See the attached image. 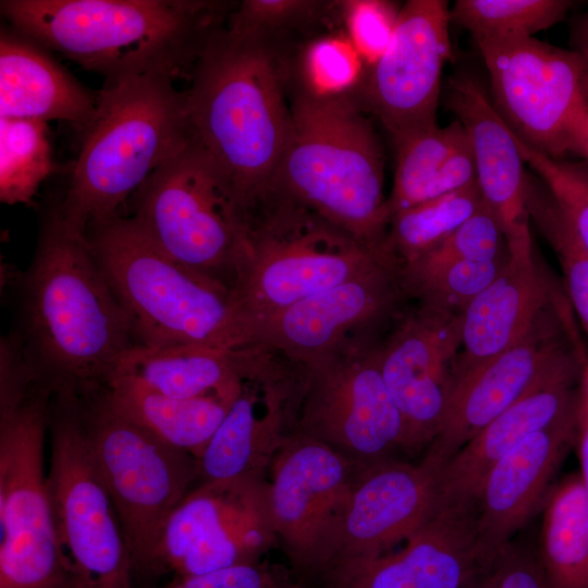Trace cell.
Instances as JSON below:
<instances>
[{
    "label": "cell",
    "mask_w": 588,
    "mask_h": 588,
    "mask_svg": "<svg viewBox=\"0 0 588 588\" xmlns=\"http://www.w3.org/2000/svg\"><path fill=\"white\" fill-rule=\"evenodd\" d=\"M16 277L13 332L37 379L53 393L103 388L135 346L132 324L98 264L86 233L58 206L41 222L28 267Z\"/></svg>",
    "instance_id": "6da1fadb"
},
{
    "label": "cell",
    "mask_w": 588,
    "mask_h": 588,
    "mask_svg": "<svg viewBox=\"0 0 588 588\" xmlns=\"http://www.w3.org/2000/svg\"><path fill=\"white\" fill-rule=\"evenodd\" d=\"M1 13L25 37L105 82L193 69L222 28L224 2L199 0H2Z\"/></svg>",
    "instance_id": "7a4b0ae2"
},
{
    "label": "cell",
    "mask_w": 588,
    "mask_h": 588,
    "mask_svg": "<svg viewBox=\"0 0 588 588\" xmlns=\"http://www.w3.org/2000/svg\"><path fill=\"white\" fill-rule=\"evenodd\" d=\"M184 93L194 139L247 215L270 188L291 123L268 44L222 27L199 54Z\"/></svg>",
    "instance_id": "3957f363"
},
{
    "label": "cell",
    "mask_w": 588,
    "mask_h": 588,
    "mask_svg": "<svg viewBox=\"0 0 588 588\" xmlns=\"http://www.w3.org/2000/svg\"><path fill=\"white\" fill-rule=\"evenodd\" d=\"M287 140L270 188L360 243L385 246L391 213L377 134L346 95L299 91Z\"/></svg>",
    "instance_id": "277c9868"
},
{
    "label": "cell",
    "mask_w": 588,
    "mask_h": 588,
    "mask_svg": "<svg viewBox=\"0 0 588 588\" xmlns=\"http://www.w3.org/2000/svg\"><path fill=\"white\" fill-rule=\"evenodd\" d=\"M173 82L161 75L105 82L57 205L71 225L86 233L122 216L144 182L193 138L185 93Z\"/></svg>",
    "instance_id": "5b68a950"
},
{
    "label": "cell",
    "mask_w": 588,
    "mask_h": 588,
    "mask_svg": "<svg viewBox=\"0 0 588 588\" xmlns=\"http://www.w3.org/2000/svg\"><path fill=\"white\" fill-rule=\"evenodd\" d=\"M86 237L130 318L136 345L250 346L232 291L164 255L130 216L95 224Z\"/></svg>",
    "instance_id": "8992f818"
},
{
    "label": "cell",
    "mask_w": 588,
    "mask_h": 588,
    "mask_svg": "<svg viewBox=\"0 0 588 588\" xmlns=\"http://www.w3.org/2000/svg\"><path fill=\"white\" fill-rule=\"evenodd\" d=\"M394 257L269 189L248 213L231 289L250 344L261 321Z\"/></svg>",
    "instance_id": "52a82bcc"
},
{
    "label": "cell",
    "mask_w": 588,
    "mask_h": 588,
    "mask_svg": "<svg viewBox=\"0 0 588 588\" xmlns=\"http://www.w3.org/2000/svg\"><path fill=\"white\" fill-rule=\"evenodd\" d=\"M127 205L128 216L159 250L232 289L247 216L194 137Z\"/></svg>",
    "instance_id": "ba28073f"
},
{
    "label": "cell",
    "mask_w": 588,
    "mask_h": 588,
    "mask_svg": "<svg viewBox=\"0 0 588 588\" xmlns=\"http://www.w3.org/2000/svg\"><path fill=\"white\" fill-rule=\"evenodd\" d=\"M51 396L36 381L0 399V588H71L45 470Z\"/></svg>",
    "instance_id": "9c48e42d"
},
{
    "label": "cell",
    "mask_w": 588,
    "mask_h": 588,
    "mask_svg": "<svg viewBox=\"0 0 588 588\" xmlns=\"http://www.w3.org/2000/svg\"><path fill=\"white\" fill-rule=\"evenodd\" d=\"M49 430L48 487L71 588H132V556L90 448L78 395L52 394Z\"/></svg>",
    "instance_id": "30bf717a"
},
{
    "label": "cell",
    "mask_w": 588,
    "mask_h": 588,
    "mask_svg": "<svg viewBox=\"0 0 588 588\" xmlns=\"http://www.w3.org/2000/svg\"><path fill=\"white\" fill-rule=\"evenodd\" d=\"M377 330L301 365L293 431L327 445L358 469L405 452L402 416L380 370Z\"/></svg>",
    "instance_id": "8fae6325"
},
{
    "label": "cell",
    "mask_w": 588,
    "mask_h": 588,
    "mask_svg": "<svg viewBox=\"0 0 588 588\" xmlns=\"http://www.w3.org/2000/svg\"><path fill=\"white\" fill-rule=\"evenodd\" d=\"M105 389L79 396L85 427L134 572L146 573L169 517L198 480V462L115 411Z\"/></svg>",
    "instance_id": "7c38bea8"
},
{
    "label": "cell",
    "mask_w": 588,
    "mask_h": 588,
    "mask_svg": "<svg viewBox=\"0 0 588 588\" xmlns=\"http://www.w3.org/2000/svg\"><path fill=\"white\" fill-rule=\"evenodd\" d=\"M474 40L489 72L491 101L511 131L550 157L568 154L588 111L577 56L534 36Z\"/></svg>",
    "instance_id": "4fadbf2b"
},
{
    "label": "cell",
    "mask_w": 588,
    "mask_h": 588,
    "mask_svg": "<svg viewBox=\"0 0 588 588\" xmlns=\"http://www.w3.org/2000/svg\"><path fill=\"white\" fill-rule=\"evenodd\" d=\"M266 480L199 482L169 517L146 574L198 575L258 562L277 543Z\"/></svg>",
    "instance_id": "5bb4252c"
},
{
    "label": "cell",
    "mask_w": 588,
    "mask_h": 588,
    "mask_svg": "<svg viewBox=\"0 0 588 588\" xmlns=\"http://www.w3.org/2000/svg\"><path fill=\"white\" fill-rule=\"evenodd\" d=\"M442 465L425 452L415 463L392 458L358 469L313 577L389 553L414 535L441 505Z\"/></svg>",
    "instance_id": "9a60e30c"
},
{
    "label": "cell",
    "mask_w": 588,
    "mask_h": 588,
    "mask_svg": "<svg viewBox=\"0 0 588 588\" xmlns=\"http://www.w3.org/2000/svg\"><path fill=\"white\" fill-rule=\"evenodd\" d=\"M358 468L327 445L292 431L266 480L277 543L292 565L314 576L331 527Z\"/></svg>",
    "instance_id": "2e32d148"
},
{
    "label": "cell",
    "mask_w": 588,
    "mask_h": 588,
    "mask_svg": "<svg viewBox=\"0 0 588 588\" xmlns=\"http://www.w3.org/2000/svg\"><path fill=\"white\" fill-rule=\"evenodd\" d=\"M461 342L462 314L421 305L400 317L381 340L380 370L402 416L405 453L426 451L437 438Z\"/></svg>",
    "instance_id": "e0dca14e"
},
{
    "label": "cell",
    "mask_w": 588,
    "mask_h": 588,
    "mask_svg": "<svg viewBox=\"0 0 588 588\" xmlns=\"http://www.w3.org/2000/svg\"><path fill=\"white\" fill-rule=\"evenodd\" d=\"M450 22L448 1L405 2L388 48L368 66L365 97L391 137L438 124Z\"/></svg>",
    "instance_id": "ac0fdd59"
},
{
    "label": "cell",
    "mask_w": 588,
    "mask_h": 588,
    "mask_svg": "<svg viewBox=\"0 0 588 588\" xmlns=\"http://www.w3.org/2000/svg\"><path fill=\"white\" fill-rule=\"evenodd\" d=\"M404 297L402 265L394 257L261 321L252 331L250 346L304 365L358 333L378 329Z\"/></svg>",
    "instance_id": "d6986e66"
},
{
    "label": "cell",
    "mask_w": 588,
    "mask_h": 588,
    "mask_svg": "<svg viewBox=\"0 0 588 588\" xmlns=\"http://www.w3.org/2000/svg\"><path fill=\"white\" fill-rule=\"evenodd\" d=\"M299 366L267 353L208 441L198 462V481L265 479L294 429Z\"/></svg>",
    "instance_id": "ffe728a7"
},
{
    "label": "cell",
    "mask_w": 588,
    "mask_h": 588,
    "mask_svg": "<svg viewBox=\"0 0 588 588\" xmlns=\"http://www.w3.org/2000/svg\"><path fill=\"white\" fill-rule=\"evenodd\" d=\"M569 308L553 306L515 345L456 385L442 427L425 451L445 463L523 396L569 348L581 354Z\"/></svg>",
    "instance_id": "44dd1931"
},
{
    "label": "cell",
    "mask_w": 588,
    "mask_h": 588,
    "mask_svg": "<svg viewBox=\"0 0 588 588\" xmlns=\"http://www.w3.org/2000/svg\"><path fill=\"white\" fill-rule=\"evenodd\" d=\"M585 362L577 350L566 351L523 396L452 455L440 473L441 503L475 505L493 464L532 433L576 416Z\"/></svg>",
    "instance_id": "7402d4cb"
},
{
    "label": "cell",
    "mask_w": 588,
    "mask_h": 588,
    "mask_svg": "<svg viewBox=\"0 0 588 588\" xmlns=\"http://www.w3.org/2000/svg\"><path fill=\"white\" fill-rule=\"evenodd\" d=\"M506 247L509 260L504 269L462 314V342L452 368V391L519 342L548 309L567 306L539 268L531 241Z\"/></svg>",
    "instance_id": "603a6c76"
},
{
    "label": "cell",
    "mask_w": 588,
    "mask_h": 588,
    "mask_svg": "<svg viewBox=\"0 0 588 588\" xmlns=\"http://www.w3.org/2000/svg\"><path fill=\"white\" fill-rule=\"evenodd\" d=\"M577 415L524 439L483 477L476 494V525L483 558L494 564L511 538L538 510L575 445Z\"/></svg>",
    "instance_id": "cb8c5ba5"
},
{
    "label": "cell",
    "mask_w": 588,
    "mask_h": 588,
    "mask_svg": "<svg viewBox=\"0 0 588 588\" xmlns=\"http://www.w3.org/2000/svg\"><path fill=\"white\" fill-rule=\"evenodd\" d=\"M445 100L470 139L482 200L497 217L506 245L531 241L526 205L529 175L513 132L468 74L450 77Z\"/></svg>",
    "instance_id": "d4e9b609"
},
{
    "label": "cell",
    "mask_w": 588,
    "mask_h": 588,
    "mask_svg": "<svg viewBox=\"0 0 588 588\" xmlns=\"http://www.w3.org/2000/svg\"><path fill=\"white\" fill-rule=\"evenodd\" d=\"M97 107V93L22 34L0 35V119L63 121L84 131Z\"/></svg>",
    "instance_id": "484cf974"
},
{
    "label": "cell",
    "mask_w": 588,
    "mask_h": 588,
    "mask_svg": "<svg viewBox=\"0 0 588 588\" xmlns=\"http://www.w3.org/2000/svg\"><path fill=\"white\" fill-rule=\"evenodd\" d=\"M248 359L247 348L135 345L120 359L113 377H124L146 390L174 399L216 395L235 400L246 378Z\"/></svg>",
    "instance_id": "4316f807"
},
{
    "label": "cell",
    "mask_w": 588,
    "mask_h": 588,
    "mask_svg": "<svg viewBox=\"0 0 588 588\" xmlns=\"http://www.w3.org/2000/svg\"><path fill=\"white\" fill-rule=\"evenodd\" d=\"M400 551L422 588H467L494 565L481 553L474 505L441 504Z\"/></svg>",
    "instance_id": "83f0119b"
},
{
    "label": "cell",
    "mask_w": 588,
    "mask_h": 588,
    "mask_svg": "<svg viewBox=\"0 0 588 588\" xmlns=\"http://www.w3.org/2000/svg\"><path fill=\"white\" fill-rule=\"evenodd\" d=\"M105 393L111 406L120 414L196 458L234 402L216 395L169 397L146 390L124 377H113Z\"/></svg>",
    "instance_id": "f1b7e54d"
},
{
    "label": "cell",
    "mask_w": 588,
    "mask_h": 588,
    "mask_svg": "<svg viewBox=\"0 0 588 588\" xmlns=\"http://www.w3.org/2000/svg\"><path fill=\"white\" fill-rule=\"evenodd\" d=\"M537 554L551 588H588V494L579 471L550 489Z\"/></svg>",
    "instance_id": "f546056e"
},
{
    "label": "cell",
    "mask_w": 588,
    "mask_h": 588,
    "mask_svg": "<svg viewBox=\"0 0 588 588\" xmlns=\"http://www.w3.org/2000/svg\"><path fill=\"white\" fill-rule=\"evenodd\" d=\"M482 204L474 183L396 212L391 217L385 245L403 265L445 240Z\"/></svg>",
    "instance_id": "4dcf8cb0"
},
{
    "label": "cell",
    "mask_w": 588,
    "mask_h": 588,
    "mask_svg": "<svg viewBox=\"0 0 588 588\" xmlns=\"http://www.w3.org/2000/svg\"><path fill=\"white\" fill-rule=\"evenodd\" d=\"M48 123L0 119V200L30 204L41 183L56 171Z\"/></svg>",
    "instance_id": "1f68e13d"
},
{
    "label": "cell",
    "mask_w": 588,
    "mask_h": 588,
    "mask_svg": "<svg viewBox=\"0 0 588 588\" xmlns=\"http://www.w3.org/2000/svg\"><path fill=\"white\" fill-rule=\"evenodd\" d=\"M458 122L438 124L392 137L395 172L390 197L391 217L426 200L428 189L453 145Z\"/></svg>",
    "instance_id": "d6a6232c"
},
{
    "label": "cell",
    "mask_w": 588,
    "mask_h": 588,
    "mask_svg": "<svg viewBox=\"0 0 588 588\" xmlns=\"http://www.w3.org/2000/svg\"><path fill=\"white\" fill-rule=\"evenodd\" d=\"M572 5L567 0H457L450 16L474 39L532 37L562 21Z\"/></svg>",
    "instance_id": "836d02e7"
},
{
    "label": "cell",
    "mask_w": 588,
    "mask_h": 588,
    "mask_svg": "<svg viewBox=\"0 0 588 588\" xmlns=\"http://www.w3.org/2000/svg\"><path fill=\"white\" fill-rule=\"evenodd\" d=\"M526 205L560 264L567 297L588 331V249L547 187L528 180Z\"/></svg>",
    "instance_id": "e575fe53"
},
{
    "label": "cell",
    "mask_w": 588,
    "mask_h": 588,
    "mask_svg": "<svg viewBox=\"0 0 588 588\" xmlns=\"http://www.w3.org/2000/svg\"><path fill=\"white\" fill-rule=\"evenodd\" d=\"M509 260L506 250L497 258L462 261L421 273L402 272L406 296L419 305L463 314L468 305L501 273Z\"/></svg>",
    "instance_id": "d590c367"
},
{
    "label": "cell",
    "mask_w": 588,
    "mask_h": 588,
    "mask_svg": "<svg viewBox=\"0 0 588 588\" xmlns=\"http://www.w3.org/2000/svg\"><path fill=\"white\" fill-rule=\"evenodd\" d=\"M502 228L483 203L462 225L437 246L402 265L405 274L421 273L443 266L489 260L507 250Z\"/></svg>",
    "instance_id": "8d00e7d4"
},
{
    "label": "cell",
    "mask_w": 588,
    "mask_h": 588,
    "mask_svg": "<svg viewBox=\"0 0 588 588\" xmlns=\"http://www.w3.org/2000/svg\"><path fill=\"white\" fill-rule=\"evenodd\" d=\"M513 135L525 163L539 174L588 249V162L550 157Z\"/></svg>",
    "instance_id": "74e56055"
},
{
    "label": "cell",
    "mask_w": 588,
    "mask_h": 588,
    "mask_svg": "<svg viewBox=\"0 0 588 588\" xmlns=\"http://www.w3.org/2000/svg\"><path fill=\"white\" fill-rule=\"evenodd\" d=\"M364 64L347 36L320 38L303 58L304 89L320 97L346 95L362 79Z\"/></svg>",
    "instance_id": "f35d334b"
},
{
    "label": "cell",
    "mask_w": 588,
    "mask_h": 588,
    "mask_svg": "<svg viewBox=\"0 0 588 588\" xmlns=\"http://www.w3.org/2000/svg\"><path fill=\"white\" fill-rule=\"evenodd\" d=\"M320 7L321 2L307 0H245L230 14L225 28L268 44L270 36L310 21Z\"/></svg>",
    "instance_id": "ab89813d"
},
{
    "label": "cell",
    "mask_w": 588,
    "mask_h": 588,
    "mask_svg": "<svg viewBox=\"0 0 588 588\" xmlns=\"http://www.w3.org/2000/svg\"><path fill=\"white\" fill-rule=\"evenodd\" d=\"M340 3L347 38L364 63L372 65L391 41L400 9L379 0H350Z\"/></svg>",
    "instance_id": "60d3db41"
},
{
    "label": "cell",
    "mask_w": 588,
    "mask_h": 588,
    "mask_svg": "<svg viewBox=\"0 0 588 588\" xmlns=\"http://www.w3.org/2000/svg\"><path fill=\"white\" fill-rule=\"evenodd\" d=\"M319 580L323 588H422L401 551L335 566Z\"/></svg>",
    "instance_id": "b9f144b4"
},
{
    "label": "cell",
    "mask_w": 588,
    "mask_h": 588,
    "mask_svg": "<svg viewBox=\"0 0 588 588\" xmlns=\"http://www.w3.org/2000/svg\"><path fill=\"white\" fill-rule=\"evenodd\" d=\"M275 585L271 573L255 562L198 575L173 576L162 586L146 588H273Z\"/></svg>",
    "instance_id": "7bdbcfd3"
},
{
    "label": "cell",
    "mask_w": 588,
    "mask_h": 588,
    "mask_svg": "<svg viewBox=\"0 0 588 588\" xmlns=\"http://www.w3.org/2000/svg\"><path fill=\"white\" fill-rule=\"evenodd\" d=\"M474 183H477L474 151L465 128L458 122L451 150L431 183L426 200L462 189Z\"/></svg>",
    "instance_id": "ee69618b"
},
{
    "label": "cell",
    "mask_w": 588,
    "mask_h": 588,
    "mask_svg": "<svg viewBox=\"0 0 588 588\" xmlns=\"http://www.w3.org/2000/svg\"><path fill=\"white\" fill-rule=\"evenodd\" d=\"M495 588H551L538 554L510 542L493 566Z\"/></svg>",
    "instance_id": "f6af8a7d"
},
{
    "label": "cell",
    "mask_w": 588,
    "mask_h": 588,
    "mask_svg": "<svg viewBox=\"0 0 588 588\" xmlns=\"http://www.w3.org/2000/svg\"><path fill=\"white\" fill-rule=\"evenodd\" d=\"M580 477L588 494V359L583 366L577 407L576 442Z\"/></svg>",
    "instance_id": "bcb514c9"
},
{
    "label": "cell",
    "mask_w": 588,
    "mask_h": 588,
    "mask_svg": "<svg viewBox=\"0 0 588 588\" xmlns=\"http://www.w3.org/2000/svg\"><path fill=\"white\" fill-rule=\"evenodd\" d=\"M569 49L577 56L583 74V86L588 103V7L572 23Z\"/></svg>",
    "instance_id": "7dc6e473"
},
{
    "label": "cell",
    "mask_w": 588,
    "mask_h": 588,
    "mask_svg": "<svg viewBox=\"0 0 588 588\" xmlns=\"http://www.w3.org/2000/svg\"><path fill=\"white\" fill-rule=\"evenodd\" d=\"M569 152L581 156L588 162V111L573 135Z\"/></svg>",
    "instance_id": "c3c4849f"
},
{
    "label": "cell",
    "mask_w": 588,
    "mask_h": 588,
    "mask_svg": "<svg viewBox=\"0 0 588 588\" xmlns=\"http://www.w3.org/2000/svg\"><path fill=\"white\" fill-rule=\"evenodd\" d=\"M467 588H495V577H494L493 567L489 572H487L483 575H481L480 577H478Z\"/></svg>",
    "instance_id": "681fc988"
},
{
    "label": "cell",
    "mask_w": 588,
    "mask_h": 588,
    "mask_svg": "<svg viewBox=\"0 0 588 588\" xmlns=\"http://www.w3.org/2000/svg\"><path fill=\"white\" fill-rule=\"evenodd\" d=\"M273 588H302V587H298V586H283V585H275Z\"/></svg>",
    "instance_id": "f907efd6"
},
{
    "label": "cell",
    "mask_w": 588,
    "mask_h": 588,
    "mask_svg": "<svg viewBox=\"0 0 588 588\" xmlns=\"http://www.w3.org/2000/svg\"><path fill=\"white\" fill-rule=\"evenodd\" d=\"M587 333H588V331H587ZM587 359H588V357H587Z\"/></svg>",
    "instance_id": "816d5d0a"
}]
</instances>
